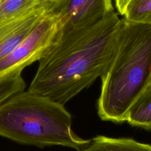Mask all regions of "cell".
<instances>
[{"instance_id": "1", "label": "cell", "mask_w": 151, "mask_h": 151, "mask_svg": "<svg viewBox=\"0 0 151 151\" xmlns=\"http://www.w3.org/2000/svg\"><path fill=\"white\" fill-rule=\"evenodd\" d=\"M120 22L113 11L92 26L58 33L38 61L28 91L64 105L89 87L111 58Z\"/></svg>"}, {"instance_id": "2", "label": "cell", "mask_w": 151, "mask_h": 151, "mask_svg": "<svg viewBox=\"0 0 151 151\" xmlns=\"http://www.w3.org/2000/svg\"><path fill=\"white\" fill-rule=\"evenodd\" d=\"M98 114L126 121L128 110L151 80V24L121 19L113 52L101 76Z\"/></svg>"}, {"instance_id": "3", "label": "cell", "mask_w": 151, "mask_h": 151, "mask_svg": "<svg viewBox=\"0 0 151 151\" xmlns=\"http://www.w3.org/2000/svg\"><path fill=\"white\" fill-rule=\"evenodd\" d=\"M71 123L64 105L28 90L0 104V136L21 144L58 145L80 151L90 140L76 134Z\"/></svg>"}, {"instance_id": "4", "label": "cell", "mask_w": 151, "mask_h": 151, "mask_svg": "<svg viewBox=\"0 0 151 151\" xmlns=\"http://www.w3.org/2000/svg\"><path fill=\"white\" fill-rule=\"evenodd\" d=\"M60 18L56 11L44 16L8 54L0 59V78L21 73L39 61L54 42L59 31Z\"/></svg>"}, {"instance_id": "5", "label": "cell", "mask_w": 151, "mask_h": 151, "mask_svg": "<svg viewBox=\"0 0 151 151\" xmlns=\"http://www.w3.org/2000/svg\"><path fill=\"white\" fill-rule=\"evenodd\" d=\"M113 11L111 0H65L57 11L60 18L58 33L92 26Z\"/></svg>"}, {"instance_id": "6", "label": "cell", "mask_w": 151, "mask_h": 151, "mask_svg": "<svg viewBox=\"0 0 151 151\" xmlns=\"http://www.w3.org/2000/svg\"><path fill=\"white\" fill-rule=\"evenodd\" d=\"M53 5L41 2L20 17L0 25V59L8 54L47 14Z\"/></svg>"}, {"instance_id": "7", "label": "cell", "mask_w": 151, "mask_h": 151, "mask_svg": "<svg viewBox=\"0 0 151 151\" xmlns=\"http://www.w3.org/2000/svg\"><path fill=\"white\" fill-rule=\"evenodd\" d=\"M80 151H151V145L132 139L98 136L90 140Z\"/></svg>"}, {"instance_id": "8", "label": "cell", "mask_w": 151, "mask_h": 151, "mask_svg": "<svg viewBox=\"0 0 151 151\" xmlns=\"http://www.w3.org/2000/svg\"><path fill=\"white\" fill-rule=\"evenodd\" d=\"M126 121L133 126L151 129V80L129 108Z\"/></svg>"}, {"instance_id": "9", "label": "cell", "mask_w": 151, "mask_h": 151, "mask_svg": "<svg viewBox=\"0 0 151 151\" xmlns=\"http://www.w3.org/2000/svg\"><path fill=\"white\" fill-rule=\"evenodd\" d=\"M40 3V0H2L0 3V25L20 17Z\"/></svg>"}, {"instance_id": "10", "label": "cell", "mask_w": 151, "mask_h": 151, "mask_svg": "<svg viewBox=\"0 0 151 151\" xmlns=\"http://www.w3.org/2000/svg\"><path fill=\"white\" fill-rule=\"evenodd\" d=\"M123 16L129 21L151 24V0H132Z\"/></svg>"}, {"instance_id": "11", "label": "cell", "mask_w": 151, "mask_h": 151, "mask_svg": "<svg viewBox=\"0 0 151 151\" xmlns=\"http://www.w3.org/2000/svg\"><path fill=\"white\" fill-rule=\"evenodd\" d=\"M26 86L21 73L0 78V104L14 95L24 91Z\"/></svg>"}, {"instance_id": "12", "label": "cell", "mask_w": 151, "mask_h": 151, "mask_svg": "<svg viewBox=\"0 0 151 151\" xmlns=\"http://www.w3.org/2000/svg\"><path fill=\"white\" fill-rule=\"evenodd\" d=\"M131 1L132 0H115L116 7L120 15H124L126 7Z\"/></svg>"}, {"instance_id": "13", "label": "cell", "mask_w": 151, "mask_h": 151, "mask_svg": "<svg viewBox=\"0 0 151 151\" xmlns=\"http://www.w3.org/2000/svg\"><path fill=\"white\" fill-rule=\"evenodd\" d=\"M40 1L41 2L48 3V4H51L53 5H54L57 11L58 8L61 6V5L64 2V1L65 0H40Z\"/></svg>"}, {"instance_id": "14", "label": "cell", "mask_w": 151, "mask_h": 151, "mask_svg": "<svg viewBox=\"0 0 151 151\" xmlns=\"http://www.w3.org/2000/svg\"><path fill=\"white\" fill-rule=\"evenodd\" d=\"M1 1H2V0H0V3H1Z\"/></svg>"}]
</instances>
